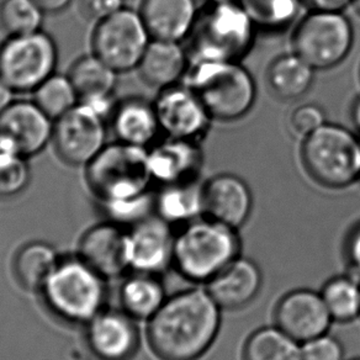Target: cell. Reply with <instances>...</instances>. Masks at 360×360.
<instances>
[{"mask_svg":"<svg viewBox=\"0 0 360 360\" xmlns=\"http://www.w3.org/2000/svg\"><path fill=\"white\" fill-rule=\"evenodd\" d=\"M119 75L98 56L91 53L75 60L68 75L79 94L80 101H88L114 96Z\"/></svg>","mask_w":360,"mask_h":360,"instance_id":"obj_27","label":"cell"},{"mask_svg":"<svg viewBox=\"0 0 360 360\" xmlns=\"http://www.w3.org/2000/svg\"><path fill=\"white\" fill-rule=\"evenodd\" d=\"M85 179L101 205L139 199L153 183L148 148L120 141L106 145L85 167Z\"/></svg>","mask_w":360,"mask_h":360,"instance_id":"obj_4","label":"cell"},{"mask_svg":"<svg viewBox=\"0 0 360 360\" xmlns=\"http://www.w3.org/2000/svg\"><path fill=\"white\" fill-rule=\"evenodd\" d=\"M53 247L44 242H31L21 247L14 259V273L20 285L41 290L60 262Z\"/></svg>","mask_w":360,"mask_h":360,"instance_id":"obj_28","label":"cell"},{"mask_svg":"<svg viewBox=\"0 0 360 360\" xmlns=\"http://www.w3.org/2000/svg\"><path fill=\"white\" fill-rule=\"evenodd\" d=\"M274 322L294 340L304 343L327 333L333 319L321 292L296 289L285 294L276 304Z\"/></svg>","mask_w":360,"mask_h":360,"instance_id":"obj_14","label":"cell"},{"mask_svg":"<svg viewBox=\"0 0 360 360\" xmlns=\"http://www.w3.org/2000/svg\"><path fill=\"white\" fill-rule=\"evenodd\" d=\"M302 360H345V348L328 332L301 343Z\"/></svg>","mask_w":360,"mask_h":360,"instance_id":"obj_35","label":"cell"},{"mask_svg":"<svg viewBox=\"0 0 360 360\" xmlns=\"http://www.w3.org/2000/svg\"><path fill=\"white\" fill-rule=\"evenodd\" d=\"M196 0H142L140 14L155 40L181 42L199 15Z\"/></svg>","mask_w":360,"mask_h":360,"instance_id":"obj_21","label":"cell"},{"mask_svg":"<svg viewBox=\"0 0 360 360\" xmlns=\"http://www.w3.org/2000/svg\"><path fill=\"white\" fill-rule=\"evenodd\" d=\"M41 291L49 309L72 323H88L105 306V278L80 257L60 259Z\"/></svg>","mask_w":360,"mask_h":360,"instance_id":"obj_6","label":"cell"},{"mask_svg":"<svg viewBox=\"0 0 360 360\" xmlns=\"http://www.w3.org/2000/svg\"><path fill=\"white\" fill-rule=\"evenodd\" d=\"M79 257L104 278H116L130 268L129 231L116 222L93 226L82 237Z\"/></svg>","mask_w":360,"mask_h":360,"instance_id":"obj_16","label":"cell"},{"mask_svg":"<svg viewBox=\"0 0 360 360\" xmlns=\"http://www.w3.org/2000/svg\"><path fill=\"white\" fill-rule=\"evenodd\" d=\"M153 103L160 130L167 137L200 143L210 130L214 119L188 85L178 83L160 89Z\"/></svg>","mask_w":360,"mask_h":360,"instance_id":"obj_12","label":"cell"},{"mask_svg":"<svg viewBox=\"0 0 360 360\" xmlns=\"http://www.w3.org/2000/svg\"><path fill=\"white\" fill-rule=\"evenodd\" d=\"M124 8V0H80V9L90 21L104 20Z\"/></svg>","mask_w":360,"mask_h":360,"instance_id":"obj_37","label":"cell"},{"mask_svg":"<svg viewBox=\"0 0 360 360\" xmlns=\"http://www.w3.org/2000/svg\"><path fill=\"white\" fill-rule=\"evenodd\" d=\"M52 143L63 163L86 167L108 145L106 120L79 103L55 121Z\"/></svg>","mask_w":360,"mask_h":360,"instance_id":"obj_11","label":"cell"},{"mask_svg":"<svg viewBox=\"0 0 360 360\" xmlns=\"http://www.w3.org/2000/svg\"><path fill=\"white\" fill-rule=\"evenodd\" d=\"M345 255L350 269L360 276V222L353 226L345 237Z\"/></svg>","mask_w":360,"mask_h":360,"instance_id":"obj_38","label":"cell"},{"mask_svg":"<svg viewBox=\"0 0 360 360\" xmlns=\"http://www.w3.org/2000/svg\"><path fill=\"white\" fill-rule=\"evenodd\" d=\"M257 30L281 32L295 21L301 0H240Z\"/></svg>","mask_w":360,"mask_h":360,"instance_id":"obj_30","label":"cell"},{"mask_svg":"<svg viewBox=\"0 0 360 360\" xmlns=\"http://www.w3.org/2000/svg\"><path fill=\"white\" fill-rule=\"evenodd\" d=\"M188 85L214 120L236 121L255 105V78L238 60H191Z\"/></svg>","mask_w":360,"mask_h":360,"instance_id":"obj_3","label":"cell"},{"mask_svg":"<svg viewBox=\"0 0 360 360\" xmlns=\"http://www.w3.org/2000/svg\"><path fill=\"white\" fill-rule=\"evenodd\" d=\"M160 276L135 271L124 281L121 304L135 320H150L168 299Z\"/></svg>","mask_w":360,"mask_h":360,"instance_id":"obj_26","label":"cell"},{"mask_svg":"<svg viewBox=\"0 0 360 360\" xmlns=\"http://www.w3.org/2000/svg\"><path fill=\"white\" fill-rule=\"evenodd\" d=\"M34 101L53 120L79 104V94L70 75L55 73L32 93Z\"/></svg>","mask_w":360,"mask_h":360,"instance_id":"obj_32","label":"cell"},{"mask_svg":"<svg viewBox=\"0 0 360 360\" xmlns=\"http://www.w3.org/2000/svg\"><path fill=\"white\" fill-rule=\"evenodd\" d=\"M155 215L172 226H184L204 216L202 184L198 180L162 186L155 199Z\"/></svg>","mask_w":360,"mask_h":360,"instance_id":"obj_24","label":"cell"},{"mask_svg":"<svg viewBox=\"0 0 360 360\" xmlns=\"http://www.w3.org/2000/svg\"><path fill=\"white\" fill-rule=\"evenodd\" d=\"M257 31L240 3L206 1L189 36V60L240 62L252 50Z\"/></svg>","mask_w":360,"mask_h":360,"instance_id":"obj_5","label":"cell"},{"mask_svg":"<svg viewBox=\"0 0 360 360\" xmlns=\"http://www.w3.org/2000/svg\"><path fill=\"white\" fill-rule=\"evenodd\" d=\"M238 230L201 216L175 233L173 266L196 284H207L240 255Z\"/></svg>","mask_w":360,"mask_h":360,"instance_id":"obj_2","label":"cell"},{"mask_svg":"<svg viewBox=\"0 0 360 360\" xmlns=\"http://www.w3.org/2000/svg\"><path fill=\"white\" fill-rule=\"evenodd\" d=\"M173 226L152 215L129 231L130 268L134 271L162 276L174 262Z\"/></svg>","mask_w":360,"mask_h":360,"instance_id":"obj_13","label":"cell"},{"mask_svg":"<svg viewBox=\"0 0 360 360\" xmlns=\"http://www.w3.org/2000/svg\"><path fill=\"white\" fill-rule=\"evenodd\" d=\"M315 70L295 52L286 53L270 63L266 82L270 90L281 101H296L311 89Z\"/></svg>","mask_w":360,"mask_h":360,"instance_id":"obj_25","label":"cell"},{"mask_svg":"<svg viewBox=\"0 0 360 360\" xmlns=\"http://www.w3.org/2000/svg\"><path fill=\"white\" fill-rule=\"evenodd\" d=\"M45 14L36 0H1L0 29L8 36L32 34L42 30Z\"/></svg>","mask_w":360,"mask_h":360,"instance_id":"obj_33","label":"cell"},{"mask_svg":"<svg viewBox=\"0 0 360 360\" xmlns=\"http://www.w3.org/2000/svg\"><path fill=\"white\" fill-rule=\"evenodd\" d=\"M152 41L140 11L122 8L96 22L91 36L93 53L117 73L136 70Z\"/></svg>","mask_w":360,"mask_h":360,"instance_id":"obj_10","label":"cell"},{"mask_svg":"<svg viewBox=\"0 0 360 360\" xmlns=\"http://www.w3.org/2000/svg\"><path fill=\"white\" fill-rule=\"evenodd\" d=\"M53 130L55 120L34 101H14L0 115V132L9 136L26 158L40 155L52 143Z\"/></svg>","mask_w":360,"mask_h":360,"instance_id":"obj_18","label":"cell"},{"mask_svg":"<svg viewBox=\"0 0 360 360\" xmlns=\"http://www.w3.org/2000/svg\"><path fill=\"white\" fill-rule=\"evenodd\" d=\"M352 121L354 124L355 127L360 131V96L355 99L352 106Z\"/></svg>","mask_w":360,"mask_h":360,"instance_id":"obj_43","label":"cell"},{"mask_svg":"<svg viewBox=\"0 0 360 360\" xmlns=\"http://www.w3.org/2000/svg\"><path fill=\"white\" fill-rule=\"evenodd\" d=\"M110 124L117 141L143 148L155 145L162 132L155 103L141 96L117 101Z\"/></svg>","mask_w":360,"mask_h":360,"instance_id":"obj_22","label":"cell"},{"mask_svg":"<svg viewBox=\"0 0 360 360\" xmlns=\"http://www.w3.org/2000/svg\"><path fill=\"white\" fill-rule=\"evenodd\" d=\"M354 30L343 11H310L292 32V52L317 70H330L349 55Z\"/></svg>","mask_w":360,"mask_h":360,"instance_id":"obj_8","label":"cell"},{"mask_svg":"<svg viewBox=\"0 0 360 360\" xmlns=\"http://www.w3.org/2000/svg\"><path fill=\"white\" fill-rule=\"evenodd\" d=\"M204 216L231 226L245 225L253 210V194L238 175L222 173L202 184Z\"/></svg>","mask_w":360,"mask_h":360,"instance_id":"obj_17","label":"cell"},{"mask_svg":"<svg viewBox=\"0 0 360 360\" xmlns=\"http://www.w3.org/2000/svg\"><path fill=\"white\" fill-rule=\"evenodd\" d=\"M86 340L101 360H130L139 349L140 332L125 311L103 310L88 322Z\"/></svg>","mask_w":360,"mask_h":360,"instance_id":"obj_15","label":"cell"},{"mask_svg":"<svg viewBox=\"0 0 360 360\" xmlns=\"http://www.w3.org/2000/svg\"><path fill=\"white\" fill-rule=\"evenodd\" d=\"M58 47L44 30L8 36L0 45V78L15 93H34L56 73Z\"/></svg>","mask_w":360,"mask_h":360,"instance_id":"obj_9","label":"cell"},{"mask_svg":"<svg viewBox=\"0 0 360 360\" xmlns=\"http://www.w3.org/2000/svg\"><path fill=\"white\" fill-rule=\"evenodd\" d=\"M209 3H240V0H206Z\"/></svg>","mask_w":360,"mask_h":360,"instance_id":"obj_44","label":"cell"},{"mask_svg":"<svg viewBox=\"0 0 360 360\" xmlns=\"http://www.w3.org/2000/svg\"><path fill=\"white\" fill-rule=\"evenodd\" d=\"M189 63V53L180 42L152 39L137 70L147 84L163 89L186 78Z\"/></svg>","mask_w":360,"mask_h":360,"instance_id":"obj_23","label":"cell"},{"mask_svg":"<svg viewBox=\"0 0 360 360\" xmlns=\"http://www.w3.org/2000/svg\"><path fill=\"white\" fill-rule=\"evenodd\" d=\"M26 158L21 155L20 150L16 147L15 142L9 136L0 132V170L4 169L15 162Z\"/></svg>","mask_w":360,"mask_h":360,"instance_id":"obj_39","label":"cell"},{"mask_svg":"<svg viewBox=\"0 0 360 360\" xmlns=\"http://www.w3.org/2000/svg\"><path fill=\"white\" fill-rule=\"evenodd\" d=\"M205 285L222 310H240L259 294L263 274L255 260L240 255Z\"/></svg>","mask_w":360,"mask_h":360,"instance_id":"obj_20","label":"cell"},{"mask_svg":"<svg viewBox=\"0 0 360 360\" xmlns=\"http://www.w3.org/2000/svg\"><path fill=\"white\" fill-rule=\"evenodd\" d=\"M152 179L162 186L198 180L204 155L200 143L167 137L148 148Z\"/></svg>","mask_w":360,"mask_h":360,"instance_id":"obj_19","label":"cell"},{"mask_svg":"<svg viewBox=\"0 0 360 360\" xmlns=\"http://www.w3.org/2000/svg\"><path fill=\"white\" fill-rule=\"evenodd\" d=\"M221 311L206 288L169 296L148 320L150 349L160 360L201 359L220 332Z\"/></svg>","mask_w":360,"mask_h":360,"instance_id":"obj_1","label":"cell"},{"mask_svg":"<svg viewBox=\"0 0 360 360\" xmlns=\"http://www.w3.org/2000/svg\"><path fill=\"white\" fill-rule=\"evenodd\" d=\"M243 360H302L301 343L278 326H265L245 340Z\"/></svg>","mask_w":360,"mask_h":360,"instance_id":"obj_29","label":"cell"},{"mask_svg":"<svg viewBox=\"0 0 360 360\" xmlns=\"http://www.w3.org/2000/svg\"><path fill=\"white\" fill-rule=\"evenodd\" d=\"M309 11H343L353 4V0H301Z\"/></svg>","mask_w":360,"mask_h":360,"instance_id":"obj_40","label":"cell"},{"mask_svg":"<svg viewBox=\"0 0 360 360\" xmlns=\"http://www.w3.org/2000/svg\"><path fill=\"white\" fill-rule=\"evenodd\" d=\"M320 292L333 321L347 323L360 317V281L354 276H333Z\"/></svg>","mask_w":360,"mask_h":360,"instance_id":"obj_31","label":"cell"},{"mask_svg":"<svg viewBox=\"0 0 360 360\" xmlns=\"http://www.w3.org/2000/svg\"><path fill=\"white\" fill-rule=\"evenodd\" d=\"M301 162L317 184L345 189L360 179V139L345 126L326 122L301 146Z\"/></svg>","mask_w":360,"mask_h":360,"instance_id":"obj_7","label":"cell"},{"mask_svg":"<svg viewBox=\"0 0 360 360\" xmlns=\"http://www.w3.org/2000/svg\"><path fill=\"white\" fill-rule=\"evenodd\" d=\"M15 91L6 84L4 80L0 78V115L11 106L14 101Z\"/></svg>","mask_w":360,"mask_h":360,"instance_id":"obj_42","label":"cell"},{"mask_svg":"<svg viewBox=\"0 0 360 360\" xmlns=\"http://www.w3.org/2000/svg\"><path fill=\"white\" fill-rule=\"evenodd\" d=\"M27 160L21 158L14 165L0 170V198H15L30 184L31 169Z\"/></svg>","mask_w":360,"mask_h":360,"instance_id":"obj_34","label":"cell"},{"mask_svg":"<svg viewBox=\"0 0 360 360\" xmlns=\"http://www.w3.org/2000/svg\"><path fill=\"white\" fill-rule=\"evenodd\" d=\"M352 6H354L355 11L360 15V0H353V4Z\"/></svg>","mask_w":360,"mask_h":360,"instance_id":"obj_45","label":"cell"},{"mask_svg":"<svg viewBox=\"0 0 360 360\" xmlns=\"http://www.w3.org/2000/svg\"><path fill=\"white\" fill-rule=\"evenodd\" d=\"M73 0H36L46 14H58L65 11Z\"/></svg>","mask_w":360,"mask_h":360,"instance_id":"obj_41","label":"cell"},{"mask_svg":"<svg viewBox=\"0 0 360 360\" xmlns=\"http://www.w3.org/2000/svg\"><path fill=\"white\" fill-rule=\"evenodd\" d=\"M350 360H360V358H354V359H350Z\"/></svg>","mask_w":360,"mask_h":360,"instance_id":"obj_46","label":"cell"},{"mask_svg":"<svg viewBox=\"0 0 360 360\" xmlns=\"http://www.w3.org/2000/svg\"><path fill=\"white\" fill-rule=\"evenodd\" d=\"M325 110L317 104H302L291 112L290 126L292 131L305 139L325 125Z\"/></svg>","mask_w":360,"mask_h":360,"instance_id":"obj_36","label":"cell"}]
</instances>
